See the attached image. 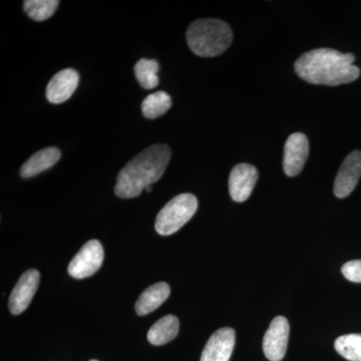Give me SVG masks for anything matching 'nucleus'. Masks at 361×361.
I'll list each match as a JSON object with an SVG mask.
<instances>
[{
	"label": "nucleus",
	"mask_w": 361,
	"mask_h": 361,
	"mask_svg": "<svg viewBox=\"0 0 361 361\" xmlns=\"http://www.w3.org/2000/svg\"><path fill=\"white\" fill-rule=\"evenodd\" d=\"M355 56L331 49H317L305 52L295 61L298 77L312 85H336L355 82L360 70L353 65Z\"/></svg>",
	"instance_id": "nucleus-1"
},
{
	"label": "nucleus",
	"mask_w": 361,
	"mask_h": 361,
	"mask_svg": "<svg viewBox=\"0 0 361 361\" xmlns=\"http://www.w3.org/2000/svg\"><path fill=\"white\" fill-rule=\"evenodd\" d=\"M172 152L167 145L158 144L141 152L118 173L115 193L130 199L141 195L147 187L158 182L165 173Z\"/></svg>",
	"instance_id": "nucleus-2"
},
{
	"label": "nucleus",
	"mask_w": 361,
	"mask_h": 361,
	"mask_svg": "<svg viewBox=\"0 0 361 361\" xmlns=\"http://www.w3.org/2000/svg\"><path fill=\"white\" fill-rule=\"evenodd\" d=\"M186 37L195 54L201 58H214L229 49L233 32L225 21L207 18L194 21L188 28Z\"/></svg>",
	"instance_id": "nucleus-3"
},
{
	"label": "nucleus",
	"mask_w": 361,
	"mask_h": 361,
	"mask_svg": "<svg viewBox=\"0 0 361 361\" xmlns=\"http://www.w3.org/2000/svg\"><path fill=\"white\" fill-rule=\"evenodd\" d=\"M198 209V200L193 194H180L168 202L156 218V231L169 236L179 231L192 219Z\"/></svg>",
	"instance_id": "nucleus-4"
},
{
	"label": "nucleus",
	"mask_w": 361,
	"mask_h": 361,
	"mask_svg": "<svg viewBox=\"0 0 361 361\" xmlns=\"http://www.w3.org/2000/svg\"><path fill=\"white\" fill-rule=\"evenodd\" d=\"M104 261V249L97 240H90L68 265V274L77 279L92 276L101 268Z\"/></svg>",
	"instance_id": "nucleus-5"
},
{
	"label": "nucleus",
	"mask_w": 361,
	"mask_h": 361,
	"mask_svg": "<svg viewBox=\"0 0 361 361\" xmlns=\"http://www.w3.org/2000/svg\"><path fill=\"white\" fill-rule=\"evenodd\" d=\"M289 322L283 316L272 320L263 338V350L270 361H281L286 355L289 339Z\"/></svg>",
	"instance_id": "nucleus-6"
},
{
	"label": "nucleus",
	"mask_w": 361,
	"mask_h": 361,
	"mask_svg": "<svg viewBox=\"0 0 361 361\" xmlns=\"http://www.w3.org/2000/svg\"><path fill=\"white\" fill-rule=\"evenodd\" d=\"M310 155V142L302 133L289 135L284 147L283 169L285 174L295 177L300 174Z\"/></svg>",
	"instance_id": "nucleus-7"
},
{
	"label": "nucleus",
	"mask_w": 361,
	"mask_h": 361,
	"mask_svg": "<svg viewBox=\"0 0 361 361\" xmlns=\"http://www.w3.org/2000/svg\"><path fill=\"white\" fill-rule=\"evenodd\" d=\"M361 177V151H353L341 164L334 182V192L337 198H346L355 189Z\"/></svg>",
	"instance_id": "nucleus-8"
},
{
	"label": "nucleus",
	"mask_w": 361,
	"mask_h": 361,
	"mask_svg": "<svg viewBox=\"0 0 361 361\" xmlns=\"http://www.w3.org/2000/svg\"><path fill=\"white\" fill-rule=\"evenodd\" d=\"M39 272L35 269L25 271L21 275L9 297V310L13 314H20L30 306L39 288Z\"/></svg>",
	"instance_id": "nucleus-9"
},
{
	"label": "nucleus",
	"mask_w": 361,
	"mask_h": 361,
	"mask_svg": "<svg viewBox=\"0 0 361 361\" xmlns=\"http://www.w3.org/2000/svg\"><path fill=\"white\" fill-rule=\"evenodd\" d=\"M258 180V172L250 164H239L232 169L229 177V192L235 202L248 200Z\"/></svg>",
	"instance_id": "nucleus-10"
},
{
	"label": "nucleus",
	"mask_w": 361,
	"mask_h": 361,
	"mask_svg": "<svg viewBox=\"0 0 361 361\" xmlns=\"http://www.w3.org/2000/svg\"><path fill=\"white\" fill-rule=\"evenodd\" d=\"M236 341L235 330L224 327L209 338L202 353L200 361H230Z\"/></svg>",
	"instance_id": "nucleus-11"
},
{
	"label": "nucleus",
	"mask_w": 361,
	"mask_h": 361,
	"mask_svg": "<svg viewBox=\"0 0 361 361\" xmlns=\"http://www.w3.org/2000/svg\"><path fill=\"white\" fill-rule=\"evenodd\" d=\"M78 73L73 68L59 71L49 80L47 87V97L49 103H65L73 96L78 85Z\"/></svg>",
	"instance_id": "nucleus-12"
},
{
	"label": "nucleus",
	"mask_w": 361,
	"mask_h": 361,
	"mask_svg": "<svg viewBox=\"0 0 361 361\" xmlns=\"http://www.w3.org/2000/svg\"><path fill=\"white\" fill-rule=\"evenodd\" d=\"M170 292V286L165 282L152 285L137 299L135 306V312L137 315L145 316L158 310L167 300Z\"/></svg>",
	"instance_id": "nucleus-13"
},
{
	"label": "nucleus",
	"mask_w": 361,
	"mask_h": 361,
	"mask_svg": "<svg viewBox=\"0 0 361 361\" xmlns=\"http://www.w3.org/2000/svg\"><path fill=\"white\" fill-rule=\"evenodd\" d=\"M61 159V152L58 148H45L33 154L27 161L23 164L20 169V175L23 178H32L33 176L40 174L47 169L56 165Z\"/></svg>",
	"instance_id": "nucleus-14"
},
{
	"label": "nucleus",
	"mask_w": 361,
	"mask_h": 361,
	"mask_svg": "<svg viewBox=\"0 0 361 361\" xmlns=\"http://www.w3.org/2000/svg\"><path fill=\"white\" fill-rule=\"evenodd\" d=\"M179 329V320L176 316H164L149 329L147 337L154 345H163L177 336Z\"/></svg>",
	"instance_id": "nucleus-15"
},
{
	"label": "nucleus",
	"mask_w": 361,
	"mask_h": 361,
	"mask_svg": "<svg viewBox=\"0 0 361 361\" xmlns=\"http://www.w3.org/2000/svg\"><path fill=\"white\" fill-rule=\"evenodd\" d=\"M172 106V99L167 92H157L149 94L142 104V115L147 118H156L165 115Z\"/></svg>",
	"instance_id": "nucleus-16"
},
{
	"label": "nucleus",
	"mask_w": 361,
	"mask_h": 361,
	"mask_svg": "<svg viewBox=\"0 0 361 361\" xmlns=\"http://www.w3.org/2000/svg\"><path fill=\"white\" fill-rule=\"evenodd\" d=\"M158 61L155 59H142L135 63V75L144 89L153 90L159 85Z\"/></svg>",
	"instance_id": "nucleus-17"
},
{
	"label": "nucleus",
	"mask_w": 361,
	"mask_h": 361,
	"mask_svg": "<svg viewBox=\"0 0 361 361\" xmlns=\"http://www.w3.org/2000/svg\"><path fill=\"white\" fill-rule=\"evenodd\" d=\"M59 4L58 0H26L23 2V8L32 20L44 21L54 16Z\"/></svg>",
	"instance_id": "nucleus-18"
},
{
	"label": "nucleus",
	"mask_w": 361,
	"mask_h": 361,
	"mask_svg": "<svg viewBox=\"0 0 361 361\" xmlns=\"http://www.w3.org/2000/svg\"><path fill=\"white\" fill-rule=\"evenodd\" d=\"M337 353L349 361H361V334H346L334 342Z\"/></svg>",
	"instance_id": "nucleus-19"
},
{
	"label": "nucleus",
	"mask_w": 361,
	"mask_h": 361,
	"mask_svg": "<svg viewBox=\"0 0 361 361\" xmlns=\"http://www.w3.org/2000/svg\"><path fill=\"white\" fill-rule=\"evenodd\" d=\"M342 274L355 283H361V259L360 260L348 261L342 266Z\"/></svg>",
	"instance_id": "nucleus-20"
},
{
	"label": "nucleus",
	"mask_w": 361,
	"mask_h": 361,
	"mask_svg": "<svg viewBox=\"0 0 361 361\" xmlns=\"http://www.w3.org/2000/svg\"><path fill=\"white\" fill-rule=\"evenodd\" d=\"M146 191L148 192V193H151L152 192V187L149 186L146 188Z\"/></svg>",
	"instance_id": "nucleus-21"
},
{
	"label": "nucleus",
	"mask_w": 361,
	"mask_h": 361,
	"mask_svg": "<svg viewBox=\"0 0 361 361\" xmlns=\"http://www.w3.org/2000/svg\"><path fill=\"white\" fill-rule=\"evenodd\" d=\"M90 361H97V360H90Z\"/></svg>",
	"instance_id": "nucleus-22"
}]
</instances>
